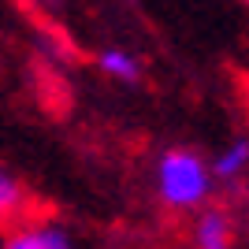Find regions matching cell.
Here are the masks:
<instances>
[{
  "instance_id": "cell-1",
  "label": "cell",
  "mask_w": 249,
  "mask_h": 249,
  "mask_svg": "<svg viewBox=\"0 0 249 249\" xmlns=\"http://www.w3.org/2000/svg\"><path fill=\"white\" fill-rule=\"evenodd\" d=\"M212 175H208L205 160L190 149H167L156 164V190L160 201L171 208H197L205 205Z\"/></svg>"
},
{
  "instance_id": "cell-2",
  "label": "cell",
  "mask_w": 249,
  "mask_h": 249,
  "mask_svg": "<svg viewBox=\"0 0 249 249\" xmlns=\"http://www.w3.org/2000/svg\"><path fill=\"white\" fill-rule=\"evenodd\" d=\"M197 249H231V238H234V219L223 212V208H205L197 219Z\"/></svg>"
},
{
  "instance_id": "cell-3",
  "label": "cell",
  "mask_w": 249,
  "mask_h": 249,
  "mask_svg": "<svg viewBox=\"0 0 249 249\" xmlns=\"http://www.w3.org/2000/svg\"><path fill=\"white\" fill-rule=\"evenodd\" d=\"M4 249H71V238L60 227H22L4 242Z\"/></svg>"
},
{
  "instance_id": "cell-4",
  "label": "cell",
  "mask_w": 249,
  "mask_h": 249,
  "mask_svg": "<svg viewBox=\"0 0 249 249\" xmlns=\"http://www.w3.org/2000/svg\"><path fill=\"white\" fill-rule=\"evenodd\" d=\"M97 63H101V71H108L112 78H119V82H138V78H142V63H138L134 56L119 52V49H104L101 56H97Z\"/></svg>"
},
{
  "instance_id": "cell-5",
  "label": "cell",
  "mask_w": 249,
  "mask_h": 249,
  "mask_svg": "<svg viewBox=\"0 0 249 249\" xmlns=\"http://www.w3.org/2000/svg\"><path fill=\"white\" fill-rule=\"evenodd\" d=\"M22 197H26V194H22V182L11 175L4 164H0V223L11 219V216H19Z\"/></svg>"
},
{
  "instance_id": "cell-6",
  "label": "cell",
  "mask_w": 249,
  "mask_h": 249,
  "mask_svg": "<svg viewBox=\"0 0 249 249\" xmlns=\"http://www.w3.org/2000/svg\"><path fill=\"white\" fill-rule=\"evenodd\" d=\"M246 164H249V142H246V138H238L227 153H219V160L212 164V171H216L219 178H234Z\"/></svg>"
},
{
  "instance_id": "cell-7",
  "label": "cell",
  "mask_w": 249,
  "mask_h": 249,
  "mask_svg": "<svg viewBox=\"0 0 249 249\" xmlns=\"http://www.w3.org/2000/svg\"><path fill=\"white\" fill-rule=\"evenodd\" d=\"M22 4L34 11H60L63 8V0H22Z\"/></svg>"
},
{
  "instance_id": "cell-8",
  "label": "cell",
  "mask_w": 249,
  "mask_h": 249,
  "mask_svg": "<svg viewBox=\"0 0 249 249\" xmlns=\"http://www.w3.org/2000/svg\"><path fill=\"white\" fill-rule=\"evenodd\" d=\"M246 4H249V0H246Z\"/></svg>"
}]
</instances>
